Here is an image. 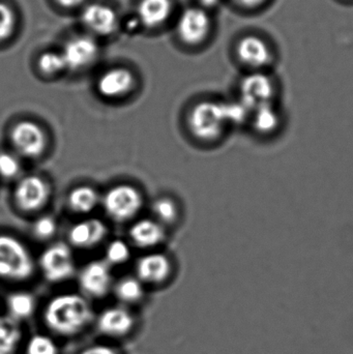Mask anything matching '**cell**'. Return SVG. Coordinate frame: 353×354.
<instances>
[{"instance_id": "6da1fadb", "label": "cell", "mask_w": 353, "mask_h": 354, "mask_svg": "<svg viewBox=\"0 0 353 354\" xmlns=\"http://www.w3.org/2000/svg\"><path fill=\"white\" fill-rule=\"evenodd\" d=\"M93 308L86 297L77 293H64L50 299L44 320L52 332L60 336H74L93 320Z\"/></svg>"}, {"instance_id": "7a4b0ae2", "label": "cell", "mask_w": 353, "mask_h": 354, "mask_svg": "<svg viewBox=\"0 0 353 354\" xmlns=\"http://www.w3.org/2000/svg\"><path fill=\"white\" fill-rule=\"evenodd\" d=\"M77 18L79 29L102 43L112 41L124 32V16L117 6L108 0H90Z\"/></svg>"}, {"instance_id": "3957f363", "label": "cell", "mask_w": 353, "mask_h": 354, "mask_svg": "<svg viewBox=\"0 0 353 354\" xmlns=\"http://www.w3.org/2000/svg\"><path fill=\"white\" fill-rule=\"evenodd\" d=\"M180 8L178 0H135L131 20L124 17V31L162 32L171 28Z\"/></svg>"}, {"instance_id": "277c9868", "label": "cell", "mask_w": 353, "mask_h": 354, "mask_svg": "<svg viewBox=\"0 0 353 354\" xmlns=\"http://www.w3.org/2000/svg\"><path fill=\"white\" fill-rule=\"evenodd\" d=\"M170 29L178 47L184 50L199 49L209 41L213 33L211 12L191 3L180 8Z\"/></svg>"}, {"instance_id": "5b68a950", "label": "cell", "mask_w": 353, "mask_h": 354, "mask_svg": "<svg viewBox=\"0 0 353 354\" xmlns=\"http://www.w3.org/2000/svg\"><path fill=\"white\" fill-rule=\"evenodd\" d=\"M68 68V74H83L99 66L104 54V43L84 31L66 35L58 46Z\"/></svg>"}, {"instance_id": "8992f818", "label": "cell", "mask_w": 353, "mask_h": 354, "mask_svg": "<svg viewBox=\"0 0 353 354\" xmlns=\"http://www.w3.org/2000/svg\"><path fill=\"white\" fill-rule=\"evenodd\" d=\"M35 272V259L25 243L12 235L0 234V280L25 282Z\"/></svg>"}, {"instance_id": "52a82bcc", "label": "cell", "mask_w": 353, "mask_h": 354, "mask_svg": "<svg viewBox=\"0 0 353 354\" xmlns=\"http://www.w3.org/2000/svg\"><path fill=\"white\" fill-rule=\"evenodd\" d=\"M139 77L135 68L126 64H113L99 71L95 88L106 100L130 97L138 88Z\"/></svg>"}, {"instance_id": "ba28073f", "label": "cell", "mask_w": 353, "mask_h": 354, "mask_svg": "<svg viewBox=\"0 0 353 354\" xmlns=\"http://www.w3.org/2000/svg\"><path fill=\"white\" fill-rule=\"evenodd\" d=\"M101 202L106 214L111 220L124 223L138 216L144 200L138 187L128 183H120L110 187Z\"/></svg>"}, {"instance_id": "9c48e42d", "label": "cell", "mask_w": 353, "mask_h": 354, "mask_svg": "<svg viewBox=\"0 0 353 354\" xmlns=\"http://www.w3.org/2000/svg\"><path fill=\"white\" fill-rule=\"evenodd\" d=\"M10 141L15 151L26 159H37L48 149L47 133L33 120L16 122L10 129Z\"/></svg>"}, {"instance_id": "30bf717a", "label": "cell", "mask_w": 353, "mask_h": 354, "mask_svg": "<svg viewBox=\"0 0 353 354\" xmlns=\"http://www.w3.org/2000/svg\"><path fill=\"white\" fill-rule=\"evenodd\" d=\"M44 278L51 283H61L74 276V255L70 245L64 243H55L41 252L39 259Z\"/></svg>"}, {"instance_id": "8fae6325", "label": "cell", "mask_w": 353, "mask_h": 354, "mask_svg": "<svg viewBox=\"0 0 353 354\" xmlns=\"http://www.w3.org/2000/svg\"><path fill=\"white\" fill-rule=\"evenodd\" d=\"M51 197V187L44 177L27 176L17 183L12 193L15 204L19 210L27 214L43 209Z\"/></svg>"}, {"instance_id": "7c38bea8", "label": "cell", "mask_w": 353, "mask_h": 354, "mask_svg": "<svg viewBox=\"0 0 353 354\" xmlns=\"http://www.w3.org/2000/svg\"><path fill=\"white\" fill-rule=\"evenodd\" d=\"M78 282L85 297L103 299L114 286L111 266L105 260H93L81 268Z\"/></svg>"}, {"instance_id": "4fadbf2b", "label": "cell", "mask_w": 353, "mask_h": 354, "mask_svg": "<svg viewBox=\"0 0 353 354\" xmlns=\"http://www.w3.org/2000/svg\"><path fill=\"white\" fill-rule=\"evenodd\" d=\"M222 111L221 106L213 102L196 104L188 115L189 130L200 140H211L219 134Z\"/></svg>"}, {"instance_id": "5bb4252c", "label": "cell", "mask_w": 353, "mask_h": 354, "mask_svg": "<svg viewBox=\"0 0 353 354\" xmlns=\"http://www.w3.org/2000/svg\"><path fill=\"white\" fill-rule=\"evenodd\" d=\"M108 227L97 218H85L70 227L68 233L70 247L77 249H91L103 243L107 237Z\"/></svg>"}, {"instance_id": "9a60e30c", "label": "cell", "mask_w": 353, "mask_h": 354, "mask_svg": "<svg viewBox=\"0 0 353 354\" xmlns=\"http://www.w3.org/2000/svg\"><path fill=\"white\" fill-rule=\"evenodd\" d=\"M236 55L242 64L253 70H261L269 66L273 59V52L269 44L257 35L242 37L236 46Z\"/></svg>"}, {"instance_id": "2e32d148", "label": "cell", "mask_w": 353, "mask_h": 354, "mask_svg": "<svg viewBox=\"0 0 353 354\" xmlns=\"http://www.w3.org/2000/svg\"><path fill=\"white\" fill-rule=\"evenodd\" d=\"M172 272V264L165 254L153 252L139 258L136 263V276L143 284H162Z\"/></svg>"}, {"instance_id": "e0dca14e", "label": "cell", "mask_w": 353, "mask_h": 354, "mask_svg": "<svg viewBox=\"0 0 353 354\" xmlns=\"http://www.w3.org/2000/svg\"><path fill=\"white\" fill-rule=\"evenodd\" d=\"M132 313L124 307H110L104 310L97 320V330L112 338L126 336L134 326Z\"/></svg>"}, {"instance_id": "ac0fdd59", "label": "cell", "mask_w": 353, "mask_h": 354, "mask_svg": "<svg viewBox=\"0 0 353 354\" xmlns=\"http://www.w3.org/2000/svg\"><path fill=\"white\" fill-rule=\"evenodd\" d=\"M22 12L12 0H0V49L12 45L22 29Z\"/></svg>"}, {"instance_id": "d6986e66", "label": "cell", "mask_w": 353, "mask_h": 354, "mask_svg": "<svg viewBox=\"0 0 353 354\" xmlns=\"http://www.w3.org/2000/svg\"><path fill=\"white\" fill-rule=\"evenodd\" d=\"M131 241L140 249H151L163 243L166 237L163 225L153 218L136 221L128 230Z\"/></svg>"}, {"instance_id": "ffe728a7", "label": "cell", "mask_w": 353, "mask_h": 354, "mask_svg": "<svg viewBox=\"0 0 353 354\" xmlns=\"http://www.w3.org/2000/svg\"><path fill=\"white\" fill-rule=\"evenodd\" d=\"M33 68L41 78L54 80L68 74L64 55L58 47L44 48L35 53Z\"/></svg>"}, {"instance_id": "44dd1931", "label": "cell", "mask_w": 353, "mask_h": 354, "mask_svg": "<svg viewBox=\"0 0 353 354\" xmlns=\"http://www.w3.org/2000/svg\"><path fill=\"white\" fill-rule=\"evenodd\" d=\"M101 202L99 192L91 185H77L70 189L66 198V203L72 212L77 214H87L95 209Z\"/></svg>"}, {"instance_id": "7402d4cb", "label": "cell", "mask_w": 353, "mask_h": 354, "mask_svg": "<svg viewBox=\"0 0 353 354\" xmlns=\"http://www.w3.org/2000/svg\"><path fill=\"white\" fill-rule=\"evenodd\" d=\"M35 297L31 293L26 291H17L10 293L6 299V307H8L10 317L12 319L20 322L31 317L35 311Z\"/></svg>"}, {"instance_id": "603a6c76", "label": "cell", "mask_w": 353, "mask_h": 354, "mask_svg": "<svg viewBox=\"0 0 353 354\" xmlns=\"http://www.w3.org/2000/svg\"><path fill=\"white\" fill-rule=\"evenodd\" d=\"M22 339L19 322L10 316H0V354H14Z\"/></svg>"}, {"instance_id": "cb8c5ba5", "label": "cell", "mask_w": 353, "mask_h": 354, "mask_svg": "<svg viewBox=\"0 0 353 354\" xmlns=\"http://www.w3.org/2000/svg\"><path fill=\"white\" fill-rule=\"evenodd\" d=\"M118 301L124 304H136L144 297L143 283L137 277H124L113 286Z\"/></svg>"}, {"instance_id": "d4e9b609", "label": "cell", "mask_w": 353, "mask_h": 354, "mask_svg": "<svg viewBox=\"0 0 353 354\" xmlns=\"http://www.w3.org/2000/svg\"><path fill=\"white\" fill-rule=\"evenodd\" d=\"M151 212L155 221L162 225H171L178 218V206L171 198L161 197L153 202Z\"/></svg>"}, {"instance_id": "484cf974", "label": "cell", "mask_w": 353, "mask_h": 354, "mask_svg": "<svg viewBox=\"0 0 353 354\" xmlns=\"http://www.w3.org/2000/svg\"><path fill=\"white\" fill-rule=\"evenodd\" d=\"M131 258V249L128 243L122 239H114L108 243L105 251V261L110 266H122Z\"/></svg>"}, {"instance_id": "4316f807", "label": "cell", "mask_w": 353, "mask_h": 354, "mask_svg": "<svg viewBox=\"0 0 353 354\" xmlns=\"http://www.w3.org/2000/svg\"><path fill=\"white\" fill-rule=\"evenodd\" d=\"M26 354H59L57 344L46 335H35L26 345Z\"/></svg>"}, {"instance_id": "83f0119b", "label": "cell", "mask_w": 353, "mask_h": 354, "mask_svg": "<svg viewBox=\"0 0 353 354\" xmlns=\"http://www.w3.org/2000/svg\"><path fill=\"white\" fill-rule=\"evenodd\" d=\"M57 222L51 216H41L35 221L32 225V233L35 239L39 241H48L57 232Z\"/></svg>"}, {"instance_id": "f1b7e54d", "label": "cell", "mask_w": 353, "mask_h": 354, "mask_svg": "<svg viewBox=\"0 0 353 354\" xmlns=\"http://www.w3.org/2000/svg\"><path fill=\"white\" fill-rule=\"evenodd\" d=\"M21 163L18 157L8 151H0V177L16 178L20 174Z\"/></svg>"}, {"instance_id": "f546056e", "label": "cell", "mask_w": 353, "mask_h": 354, "mask_svg": "<svg viewBox=\"0 0 353 354\" xmlns=\"http://www.w3.org/2000/svg\"><path fill=\"white\" fill-rule=\"evenodd\" d=\"M49 1L57 12L77 16L90 0H49Z\"/></svg>"}, {"instance_id": "4dcf8cb0", "label": "cell", "mask_w": 353, "mask_h": 354, "mask_svg": "<svg viewBox=\"0 0 353 354\" xmlns=\"http://www.w3.org/2000/svg\"><path fill=\"white\" fill-rule=\"evenodd\" d=\"M80 354H118L115 349L106 345H95L84 349Z\"/></svg>"}, {"instance_id": "1f68e13d", "label": "cell", "mask_w": 353, "mask_h": 354, "mask_svg": "<svg viewBox=\"0 0 353 354\" xmlns=\"http://www.w3.org/2000/svg\"><path fill=\"white\" fill-rule=\"evenodd\" d=\"M220 3H221V0H192V4L209 12L218 8Z\"/></svg>"}, {"instance_id": "d6a6232c", "label": "cell", "mask_w": 353, "mask_h": 354, "mask_svg": "<svg viewBox=\"0 0 353 354\" xmlns=\"http://www.w3.org/2000/svg\"><path fill=\"white\" fill-rule=\"evenodd\" d=\"M234 3L245 8H255L263 6L267 0H232Z\"/></svg>"}]
</instances>
